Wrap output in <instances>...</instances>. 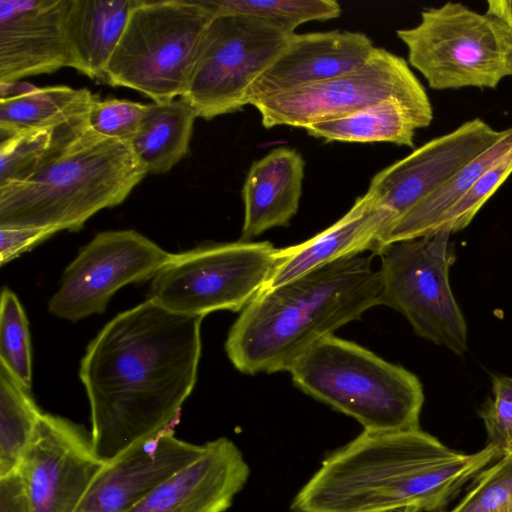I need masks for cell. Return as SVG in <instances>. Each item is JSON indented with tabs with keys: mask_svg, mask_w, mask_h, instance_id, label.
Wrapping results in <instances>:
<instances>
[{
	"mask_svg": "<svg viewBox=\"0 0 512 512\" xmlns=\"http://www.w3.org/2000/svg\"><path fill=\"white\" fill-rule=\"evenodd\" d=\"M307 395L369 431L414 430L424 403L419 378L334 334L309 347L288 371Z\"/></svg>",
	"mask_w": 512,
	"mask_h": 512,
	"instance_id": "5",
	"label": "cell"
},
{
	"mask_svg": "<svg viewBox=\"0 0 512 512\" xmlns=\"http://www.w3.org/2000/svg\"><path fill=\"white\" fill-rule=\"evenodd\" d=\"M390 223L389 214L377 207L366 192L330 227L302 243L278 249L274 269L264 289L284 284L346 256L367 250L375 253L379 238Z\"/></svg>",
	"mask_w": 512,
	"mask_h": 512,
	"instance_id": "19",
	"label": "cell"
},
{
	"mask_svg": "<svg viewBox=\"0 0 512 512\" xmlns=\"http://www.w3.org/2000/svg\"><path fill=\"white\" fill-rule=\"evenodd\" d=\"M67 0H0V83L74 68Z\"/></svg>",
	"mask_w": 512,
	"mask_h": 512,
	"instance_id": "15",
	"label": "cell"
},
{
	"mask_svg": "<svg viewBox=\"0 0 512 512\" xmlns=\"http://www.w3.org/2000/svg\"><path fill=\"white\" fill-rule=\"evenodd\" d=\"M171 256L135 230L101 232L65 269L48 310L71 322L101 314L117 290L153 278Z\"/></svg>",
	"mask_w": 512,
	"mask_h": 512,
	"instance_id": "12",
	"label": "cell"
},
{
	"mask_svg": "<svg viewBox=\"0 0 512 512\" xmlns=\"http://www.w3.org/2000/svg\"><path fill=\"white\" fill-rule=\"evenodd\" d=\"M214 13L203 0H138L103 82L152 102L181 97Z\"/></svg>",
	"mask_w": 512,
	"mask_h": 512,
	"instance_id": "6",
	"label": "cell"
},
{
	"mask_svg": "<svg viewBox=\"0 0 512 512\" xmlns=\"http://www.w3.org/2000/svg\"><path fill=\"white\" fill-rule=\"evenodd\" d=\"M104 465L79 425L42 413L18 466L31 512H74Z\"/></svg>",
	"mask_w": 512,
	"mask_h": 512,
	"instance_id": "13",
	"label": "cell"
},
{
	"mask_svg": "<svg viewBox=\"0 0 512 512\" xmlns=\"http://www.w3.org/2000/svg\"><path fill=\"white\" fill-rule=\"evenodd\" d=\"M510 62H511V68H512V35H511V44H510Z\"/></svg>",
	"mask_w": 512,
	"mask_h": 512,
	"instance_id": "39",
	"label": "cell"
},
{
	"mask_svg": "<svg viewBox=\"0 0 512 512\" xmlns=\"http://www.w3.org/2000/svg\"><path fill=\"white\" fill-rule=\"evenodd\" d=\"M277 250L268 241L239 240L172 254L152 278L148 299L183 315L242 311L267 284Z\"/></svg>",
	"mask_w": 512,
	"mask_h": 512,
	"instance_id": "9",
	"label": "cell"
},
{
	"mask_svg": "<svg viewBox=\"0 0 512 512\" xmlns=\"http://www.w3.org/2000/svg\"><path fill=\"white\" fill-rule=\"evenodd\" d=\"M487 444L493 445L503 456L512 438V377L495 375L492 393L480 410Z\"/></svg>",
	"mask_w": 512,
	"mask_h": 512,
	"instance_id": "33",
	"label": "cell"
},
{
	"mask_svg": "<svg viewBox=\"0 0 512 512\" xmlns=\"http://www.w3.org/2000/svg\"><path fill=\"white\" fill-rule=\"evenodd\" d=\"M375 48L360 32L295 33L253 84L249 105L352 72L369 60Z\"/></svg>",
	"mask_w": 512,
	"mask_h": 512,
	"instance_id": "18",
	"label": "cell"
},
{
	"mask_svg": "<svg viewBox=\"0 0 512 512\" xmlns=\"http://www.w3.org/2000/svg\"><path fill=\"white\" fill-rule=\"evenodd\" d=\"M0 512H31L25 482L18 467L0 476Z\"/></svg>",
	"mask_w": 512,
	"mask_h": 512,
	"instance_id": "35",
	"label": "cell"
},
{
	"mask_svg": "<svg viewBox=\"0 0 512 512\" xmlns=\"http://www.w3.org/2000/svg\"><path fill=\"white\" fill-rule=\"evenodd\" d=\"M249 467L227 438L204 444L203 453L158 484L127 512H224L244 487Z\"/></svg>",
	"mask_w": 512,
	"mask_h": 512,
	"instance_id": "17",
	"label": "cell"
},
{
	"mask_svg": "<svg viewBox=\"0 0 512 512\" xmlns=\"http://www.w3.org/2000/svg\"><path fill=\"white\" fill-rule=\"evenodd\" d=\"M41 415L31 389L0 364V476L19 466Z\"/></svg>",
	"mask_w": 512,
	"mask_h": 512,
	"instance_id": "26",
	"label": "cell"
},
{
	"mask_svg": "<svg viewBox=\"0 0 512 512\" xmlns=\"http://www.w3.org/2000/svg\"><path fill=\"white\" fill-rule=\"evenodd\" d=\"M512 152V127L486 151L462 167L447 182L396 219L381 235L375 254L384 246L433 233L447 211L491 167Z\"/></svg>",
	"mask_w": 512,
	"mask_h": 512,
	"instance_id": "23",
	"label": "cell"
},
{
	"mask_svg": "<svg viewBox=\"0 0 512 512\" xmlns=\"http://www.w3.org/2000/svg\"><path fill=\"white\" fill-rule=\"evenodd\" d=\"M459 454L420 428L364 430L323 461L295 496L291 510L388 512L414 507L421 511L427 469Z\"/></svg>",
	"mask_w": 512,
	"mask_h": 512,
	"instance_id": "4",
	"label": "cell"
},
{
	"mask_svg": "<svg viewBox=\"0 0 512 512\" xmlns=\"http://www.w3.org/2000/svg\"><path fill=\"white\" fill-rule=\"evenodd\" d=\"M377 305L371 256H346L262 290L231 326L225 350L244 374L288 372L314 343Z\"/></svg>",
	"mask_w": 512,
	"mask_h": 512,
	"instance_id": "2",
	"label": "cell"
},
{
	"mask_svg": "<svg viewBox=\"0 0 512 512\" xmlns=\"http://www.w3.org/2000/svg\"><path fill=\"white\" fill-rule=\"evenodd\" d=\"M486 14L498 20L512 35V0H488Z\"/></svg>",
	"mask_w": 512,
	"mask_h": 512,
	"instance_id": "36",
	"label": "cell"
},
{
	"mask_svg": "<svg viewBox=\"0 0 512 512\" xmlns=\"http://www.w3.org/2000/svg\"><path fill=\"white\" fill-rule=\"evenodd\" d=\"M149 104L127 99L98 97L88 112V125L96 133L130 142L148 111Z\"/></svg>",
	"mask_w": 512,
	"mask_h": 512,
	"instance_id": "32",
	"label": "cell"
},
{
	"mask_svg": "<svg viewBox=\"0 0 512 512\" xmlns=\"http://www.w3.org/2000/svg\"><path fill=\"white\" fill-rule=\"evenodd\" d=\"M96 98L87 88L0 83V139L28 130H57L85 120Z\"/></svg>",
	"mask_w": 512,
	"mask_h": 512,
	"instance_id": "21",
	"label": "cell"
},
{
	"mask_svg": "<svg viewBox=\"0 0 512 512\" xmlns=\"http://www.w3.org/2000/svg\"><path fill=\"white\" fill-rule=\"evenodd\" d=\"M292 35L253 16L215 14L180 99L206 120L241 111L253 84Z\"/></svg>",
	"mask_w": 512,
	"mask_h": 512,
	"instance_id": "10",
	"label": "cell"
},
{
	"mask_svg": "<svg viewBox=\"0 0 512 512\" xmlns=\"http://www.w3.org/2000/svg\"><path fill=\"white\" fill-rule=\"evenodd\" d=\"M203 318L147 299L116 315L89 343L79 376L101 461L171 430L197 380Z\"/></svg>",
	"mask_w": 512,
	"mask_h": 512,
	"instance_id": "1",
	"label": "cell"
},
{
	"mask_svg": "<svg viewBox=\"0 0 512 512\" xmlns=\"http://www.w3.org/2000/svg\"><path fill=\"white\" fill-rule=\"evenodd\" d=\"M388 512H421V511L414 507H405V508H400V509H396V510H392V511H388Z\"/></svg>",
	"mask_w": 512,
	"mask_h": 512,
	"instance_id": "37",
	"label": "cell"
},
{
	"mask_svg": "<svg viewBox=\"0 0 512 512\" xmlns=\"http://www.w3.org/2000/svg\"><path fill=\"white\" fill-rule=\"evenodd\" d=\"M88 125L85 120L57 130H28L0 140V186L27 179L64 139Z\"/></svg>",
	"mask_w": 512,
	"mask_h": 512,
	"instance_id": "28",
	"label": "cell"
},
{
	"mask_svg": "<svg viewBox=\"0 0 512 512\" xmlns=\"http://www.w3.org/2000/svg\"><path fill=\"white\" fill-rule=\"evenodd\" d=\"M56 231L38 227H0V263L4 265L50 238Z\"/></svg>",
	"mask_w": 512,
	"mask_h": 512,
	"instance_id": "34",
	"label": "cell"
},
{
	"mask_svg": "<svg viewBox=\"0 0 512 512\" xmlns=\"http://www.w3.org/2000/svg\"><path fill=\"white\" fill-rule=\"evenodd\" d=\"M203 451L165 431L105 463L74 512H127Z\"/></svg>",
	"mask_w": 512,
	"mask_h": 512,
	"instance_id": "16",
	"label": "cell"
},
{
	"mask_svg": "<svg viewBox=\"0 0 512 512\" xmlns=\"http://www.w3.org/2000/svg\"><path fill=\"white\" fill-rule=\"evenodd\" d=\"M473 480L462 499L446 512H512V454H504Z\"/></svg>",
	"mask_w": 512,
	"mask_h": 512,
	"instance_id": "30",
	"label": "cell"
},
{
	"mask_svg": "<svg viewBox=\"0 0 512 512\" xmlns=\"http://www.w3.org/2000/svg\"><path fill=\"white\" fill-rule=\"evenodd\" d=\"M214 13L244 14L261 19L287 34L309 21H326L341 14L335 0H203Z\"/></svg>",
	"mask_w": 512,
	"mask_h": 512,
	"instance_id": "27",
	"label": "cell"
},
{
	"mask_svg": "<svg viewBox=\"0 0 512 512\" xmlns=\"http://www.w3.org/2000/svg\"><path fill=\"white\" fill-rule=\"evenodd\" d=\"M28 324L18 297L4 288L0 308V364L31 389L32 355Z\"/></svg>",
	"mask_w": 512,
	"mask_h": 512,
	"instance_id": "29",
	"label": "cell"
},
{
	"mask_svg": "<svg viewBox=\"0 0 512 512\" xmlns=\"http://www.w3.org/2000/svg\"><path fill=\"white\" fill-rule=\"evenodd\" d=\"M432 120V116L391 99L341 118L309 125L305 130L326 142H388L413 148L416 130L428 127Z\"/></svg>",
	"mask_w": 512,
	"mask_h": 512,
	"instance_id": "24",
	"label": "cell"
},
{
	"mask_svg": "<svg viewBox=\"0 0 512 512\" xmlns=\"http://www.w3.org/2000/svg\"><path fill=\"white\" fill-rule=\"evenodd\" d=\"M512 173V152L487 170L447 211L436 230L451 233L466 228L478 211ZM433 232V233H434Z\"/></svg>",
	"mask_w": 512,
	"mask_h": 512,
	"instance_id": "31",
	"label": "cell"
},
{
	"mask_svg": "<svg viewBox=\"0 0 512 512\" xmlns=\"http://www.w3.org/2000/svg\"><path fill=\"white\" fill-rule=\"evenodd\" d=\"M147 174L130 142L87 125L27 179L0 186V227L77 231L100 210L121 204Z\"/></svg>",
	"mask_w": 512,
	"mask_h": 512,
	"instance_id": "3",
	"label": "cell"
},
{
	"mask_svg": "<svg viewBox=\"0 0 512 512\" xmlns=\"http://www.w3.org/2000/svg\"><path fill=\"white\" fill-rule=\"evenodd\" d=\"M391 99L433 117L427 92L408 63L376 47L369 60L352 72L265 98L253 106L267 129L282 125L305 129Z\"/></svg>",
	"mask_w": 512,
	"mask_h": 512,
	"instance_id": "11",
	"label": "cell"
},
{
	"mask_svg": "<svg viewBox=\"0 0 512 512\" xmlns=\"http://www.w3.org/2000/svg\"><path fill=\"white\" fill-rule=\"evenodd\" d=\"M197 115L182 99L152 102L131 147L148 173L170 171L189 151Z\"/></svg>",
	"mask_w": 512,
	"mask_h": 512,
	"instance_id": "25",
	"label": "cell"
},
{
	"mask_svg": "<svg viewBox=\"0 0 512 512\" xmlns=\"http://www.w3.org/2000/svg\"><path fill=\"white\" fill-rule=\"evenodd\" d=\"M508 130L497 131L480 118L469 120L379 171L371 179L367 192L374 204L389 214L391 225L504 137Z\"/></svg>",
	"mask_w": 512,
	"mask_h": 512,
	"instance_id": "14",
	"label": "cell"
},
{
	"mask_svg": "<svg viewBox=\"0 0 512 512\" xmlns=\"http://www.w3.org/2000/svg\"><path fill=\"white\" fill-rule=\"evenodd\" d=\"M450 235L440 230L382 247L378 273L382 305L400 312L418 336L462 355L468 331L449 281Z\"/></svg>",
	"mask_w": 512,
	"mask_h": 512,
	"instance_id": "8",
	"label": "cell"
},
{
	"mask_svg": "<svg viewBox=\"0 0 512 512\" xmlns=\"http://www.w3.org/2000/svg\"><path fill=\"white\" fill-rule=\"evenodd\" d=\"M504 454H512V438H511V440H510V442L508 444V447H507V449H506Z\"/></svg>",
	"mask_w": 512,
	"mask_h": 512,
	"instance_id": "38",
	"label": "cell"
},
{
	"mask_svg": "<svg viewBox=\"0 0 512 512\" xmlns=\"http://www.w3.org/2000/svg\"><path fill=\"white\" fill-rule=\"evenodd\" d=\"M137 1L67 0L65 32L77 71L104 80Z\"/></svg>",
	"mask_w": 512,
	"mask_h": 512,
	"instance_id": "22",
	"label": "cell"
},
{
	"mask_svg": "<svg viewBox=\"0 0 512 512\" xmlns=\"http://www.w3.org/2000/svg\"><path fill=\"white\" fill-rule=\"evenodd\" d=\"M304 159L296 149L278 147L250 166L242 187L243 241L286 226L297 213L302 195Z\"/></svg>",
	"mask_w": 512,
	"mask_h": 512,
	"instance_id": "20",
	"label": "cell"
},
{
	"mask_svg": "<svg viewBox=\"0 0 512 512\" xmlns=\"http://www.w3.org/2000/svg\"><path fill=\"white\" fill-rule=\"evenodd\" d=\"M396 34L407 47L409 64L432 89H494L512 75L508 30L462 3L425 9L418 25Z\"/></svg>",
	"mask_w": 512,
	"mask_h": 512,
	"instance_id": "7",
	"label": "cell"
}]
</instances>
